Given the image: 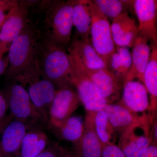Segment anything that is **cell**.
<instances>
[{
    "label": "cell",
    "instance_id": "cell-1",
    "mask_svg": "<svg viewBox=\"0 0 157 157\" xmlns=\"http://www.w3.org/2000/svg\"><path fill=\"white\" fill-rule=\"evenodd\" d=\"M41 31L29 21L27 25L11 44L8 54L6 79L15 81L24 87L42 76L38 64Z\"/></svg>",
    "mask_w": 157,
    "mask_h": 157
},
{
    "label": "cell",
    "instance_id": "cell-2",
    "mask_svg": "<svg viewBox=\"0 0 157 157\" xmlns=\"http://www.w3.org/2000/svg\"><path fill=\"white\" fill-rule=\"evenodd\" d=\"M42 36L67 50L71 42L74 0L45 1Z\"/></svg>",
    "mask_w": 157,
    "mask_h": 157
},
{
    "label": "cell",
    "instance_id": "cell-3",
    "mask_svg": "<svg viewBox=\"0 0 157 157\" xmlns=\"http://www.w3.org/2000/svg\"><path fill=\"white\" fill-rule=\"evenodd\" d=\"M38 64L41 76L52 82L58 89L72 85V57L66 49L42 36L39 43Z\"/></svg>",
    "mask_w": 157,
    "mask_h": 157
},
{
    "label": "cell",
    "instance_id": "cell-4",
    "mask_svg": "<svg viewBox=\"0 0 157 157\" xmlns=\"http://www.w3.org/2000/svg\"><path fill=\"white\" fill-rule=\"evenodd\" d=\"M90 13V41L98 55L103 59L106 66L113 52L116 45L113 38L111 25L108 18L93 2L89 1Z\"/></svg>",
    "mask_w": 157,
    "mask_h": 157
},
{
    "label": "cell",
    "instance_id": "cell-5",
    "mask_svg": "<svg viewBox=\"0 0 157 157\" xmlns=\"http://www.w3.org/2000/svg\"><path fill=\"white\" fill-rule=\"evenodd\" d=\"M11 82L4 95L11 117L37 126L39 122L47 124L33 105L25 87L16 82Z\"/></svg>",
    "mask_w": 157,
    "mask_h": 157
},
{
    "label": "cell",
    "instance_id": "cell-6",
    "mask_svg": "<svg viewBox=\"0 0 157 157\" xmlns=\"http://www.w3.org/2000/svg\"><path fill=\"white\" fill-rule=\"evenodd\" d=\"M72 85L57 90L48 112V124L54 130L62 126L81 103Z\"/></svg>",
    "mask_w": 157,
    "mask_h": 157
},
{
    "label": "cell",
    "instance_id": "cell-7",
    "mask_svg": "<svg viewBox=\"0 0 157 157\" xmlns=\"http://www.w3.org/2000/svg\"><path fill=\"white\" fill-rule=\"evenodd\" d=\"M71 57L73 62L71 84L76 88L80 101L84 105L86 112H96L104 110L108 104L107 101L76 60L73 57Z\"/></svg>",
    "mask_w": 157,
    "mask_h": 157
},
{
    "label": "cell",
    "instance_id": "cell-8",
    "mask_svg": "<svg viewBox=\"0 0 157 157\" xmlns=\"http://www.w3.org/2000/svg\"><path fill=\"white\" fill-rule=\"evenodd\" d=\"M29 5L28 2L18 1L8 14L0 29V58L9 51L13 41L20 34L29 21Z\"/></svg>",
    "mask_w": 157,
    "mask_h": 157
},
{
    "label": "cell",
    "instance_id": "cell-9",
    "mask_svg": "<svg viewBox=\"0 0 157 157\" xmlns=\"http://www.w3.org/2000/svg\"><path fill=\"white\" fill-rule=\"evenodd\" d=\"M104 111L116 132L120 135L137 127L150 128L153 121V117L136 115L120 103L107 104Z\"/></svg>",
    "mask_w": 157,
    "mask_h": 157
},
{
    "label": "cell",
    "instance_id": "cell-10",
    "mask_svg": "<svg viewBox=\"0 0 157 157\" xmlns=\"http://www.w3.org/2000/svg\"><path fill=\"white\" fill-rule=\"evenodd\" d=\"M38 126L11 118L4 126L0 139V157H16L25 135Z\"/></svg>",
    "mask_w": 157,
    "mask_h": 157
},
{
    "label": "cell",
    "instance_id": "cell-11",
    "mask_svg": "<svg viewBox=\"0 0 157 157\" xmlns=\"http://www.w3.org/2000/svg\"><path fill=\"white\" fill-rule=\"evenodd\" d=\"M74 59L84 70L90 80L107 101V104H113L118 100L121 90L123 88L122 82L109 73L107 69H89L84 67L77 60Z\"/></svg>",
    "mask_w": 157,
    "mask_h": 157
},
{
    "label": "cell",
    "instance_id": "cell-12",
    "mask_svg": "<svg viewBox=\"0 0 157 157\" xmlns=\"http://www.w3.org/2000/svg\"><path fill=\"white\" fill-rule=\"evenodd\" d=\"M124 107L136 115L153 117L147 112L152 113L149 101L148 93L144 85L138 82H128L123 88V95L120 102Z\"/></svg>",
    "mask_w": 157,
    "mask_h": 157
},
{
    "label": "cell",
    "instance_id": "cell-13",
    "mask_svg": "<svg viewBox=\"0 0 157 157\" xmlns=\"http://www.w3.org/2000/svg\"><path fill=\"white\" fill-rule=\"evenodd\" d=\"M25 86H27V91L33 105L48 124V109L57 90L55 86L40 76L29 82Z\"/></svg>",
    "mask_w": 157,
    "mask_h": 157
},
{
    "label": "cell",
    "instance_id": "cell-14",
    "mask_svg": "<svg viewBox=\"0 0 157 157\" xmlns=\"http://www.w3.org/2000/svg\"><path fill=\"white\" fill-rule=\"evenodd\" d=\"M133 3L139 21V34L157 45V1L136 0Z\"/></svg>",
    "mask_w": 157,
    "mask_h": 157
},
{
    "label": "cell",
    "instance_id": "cell-15",
    "mask_svg": "<svg viewBox=\"0 0 157 157\" xmlns=\"http://www.w3.org/2000/svg\"><path fill=\"white\" fill-rule=\"evenodd\" d=\"M95 112H86L84 133L78 142L74 144L75 157H101L102 144L94 125Z\"/></svg>",
    "mask_w": 157,
    "mask_h": 157
},
{
    "label": "cell",
    "instance_id": "cell-16",
    "mask_svg": "<svg viewBox=\"0 0 157 157\" xmlns=\"http://www.w3.org/2000/svg\"><path fill=\"white\" fill-rule=\"evenodd\" d=\"M111 32L116 46L132 48L139 34L135 20L126 11L113 19Z\"/></svg>",
    "mask_w": 157,
    "mask_h": 157
},
{
    "label": "cell",
    "instance_id": "cell-17",
    "mask_svg": "<svg viewBox=\"0 0 157 157\" xmlns=\"http://www.w3.org/2000/svg\"><path fill=\"white\" fill-rule=\"evenodd\" d=\"M149 40L140 34L135 39L132 54V63L131 69L124 81L123 85L128 82L138 78L143 82L144 75L150 60L151 48Z\"/></svg>",
    "mask_w": 157,
    "mask_h": 157
},
{
    "label": "cell",
    "instance_id": "cell-18",
    "mask_svg": "<svg viewBox=\"0 0 157 157\" xmlns=\"http://www.w3.org/2000/svg\"><path fill=\"white\" fill-rule=\"evenodd\" d=\"M67 51L86 67L94 70L107 69L105 62L93 47L90 40L86 41L76 38L71 40Z\"/></svg>",
    "mask_w": 157,
    "mask_h": 157
},
{
    "label": "cell",
    "instance_id": "cell-19",
    "mask_svg": "<svg viewBox=\"0 0 157 157\" xmlns=\"http://www.w3.org/2000/svg\"><path fill=\"white\" fill-rule=\"evenodd\" d=\"M50 142L44 131L38 127H33L25 135L16 157H36Z\"/></svg>",
    "mask_w": 157,
    "mask_h": 157
},
{
    "label": "cell",
    "instance_id": "cell-20",
    "mask_svg": "<svg viewBox=\"0 0 157 157\" xmlns=\"http://www.w3.org/2000/svg\"><path fill=\"white\" fill-rule=\"evenodd\" d=\"M137 128L120 135L118 146L123 151L125 157H138L151 144L149 134L145 132L142 135H137L136 133Z\"/></svg>",
    "mask_w": 157,
    "mask_h": 157
},
{
    "label": "cell",
    "instance_id": "cell-21",
    "mask_svg": "<svg viewBox=\"0 0 157 157\" xmlns=\"http://www.w3.org/2000/svg\"><path fill=\"white\" fill-rule=\"evenodd\" d=\"M73 21L77 33L76 38L90 40L91 19L88 0H74Z\"/></svg>",
    "mask_w": 157,
    "mask_h": 157
},
{
    "label": "cell",
    "instance_id": "cell-22",
    "mask_svg": "<svg viewBox=\"0 0 157 157\" xmlns=\"http://www.w3.org/2000/svg\"><path fill=\"white\" fill-rule=\"evenodd\" d=\"M132 63V53L129 48L116 46L107 63V70L124 83Z\"/></svg>",
    "mask_w": 157,
    "mask_h": 157
},
{
    "label": "cell",
    "instance_id": "cell-23",
    "mask_svg": "<svg viewBox=\"0 0 157 157\" xmlns=\"http://www.w3.org/2000/svg\"><path fill=\"white\" fill-rule=\"evenodd\" d=\"M150 59L144 75V86L149 94L150 108L152 113L157 105V45L152 44Z\"/></svg>",
    "mask_w": 157,
    "mask_h": 157
},
{
    "label": "cell",
    "instance_id": "cell-24",
    "mask_svg": "<svg viewBox=\"0 0 157 157\" xmlns=\"http://www.w3.org/2000/svg\"><path fill=\"white\" fill-rule=\"evenodd\" d=\"M84 129V122L82 118L71 116L61 127L55 130L61 139L75 144L81 139Z\"/></svg>",
    "mask_w": 157,
    "mask_h": 157
},
{
    "label": "cell",
    "instance_id": "cell-25",
    "mask_svg": "<svg viewBox=\"0 0 157 157\" xmlns=\"http://www.w3.org/2000/svg\"><path fill=\"white\" fill-rule=\"evenodd\" d=\"M94 121L96 133L102 146L106 144H114L116 132L110 124L104 110L94 113Z\"/></svg>",
    "mask_w": 157,
    "mask_h": 157
},
{
    "label": "cell",
    "instance_id": "cell-26",
    "mask_svg": "<svg viewBox=\"0 0 157 157\" xmlns=\"http://www.w3.org/2000/svg\"><path fill=\"white\" fill-rule=\"evenodd\" d=\"M93 2L106 16L114 19L120 15L124 10L127 1L120 0H94Z\"/></svg>",
    "mask_w": 157,
    "mask_h": 157
},
{
    "label": "cell",
    "instance_id": "cell-27",
    "mask_svg": "<svg viewBox=\"0 0 157 157\" xmlns=\"http://www.w3.org/2000/svg\"><path fill=\"white\" fill-rule=\"evenodd\" d=\"M68 151L55 142H50L36 157H63Z\"/></svg>",
    "mask_w": 157,
    "mask_h": 157
},
{
    "label": "cell",
    "instance_id": "cell-28",
    "mask_svg": "<svg viewBox=\"0 0 157 157\" xmlns=\"http://www.w3.org/2000/svg\"><path fill=\"white\" fill-rule=\"evenodd\" d=\"M18 3L17 1L0 0V29L6 21L9 12Z\"/></svg>",
    "mask_w": 157,
    "mask_h": 157
},
{
    "label": "cell",
    "instance_id": "cell-29",
    "mask_svg": "<svg viewBox=\"0 0 157 157\" xmlns=\"http://www.w3.org/2000/svg\"><path fill=\"white\" fill-rule=\"evenodd\" d=\"M101 157H125L121 149L114 144L102 146Z\"/></svg>",
    "mask_w": 157,
    "mask_h": 157
},
{
    "label": "cell",
    "instance_id": "cell-30",
    "mask_svg": "<svg viewBox=\"0 0 157 157\" xmlns=\"http://www.w3.org/2000/svg\"><path fill=\"white\" fill-rule=\"evenodd\" d=\"M8 109V104L6 98L0 92V125L6 123L9 120V117H6Z\"/></svg>",
    "mask_w": 157,
    "mask_h": 157
},
{
    "label": "cell",
    "instance_id": "cell-31",
    "mask_svg": "<svg viewBox=\"0 0 157 157\" xmlns=\"http://www.w3.org/2000/svg\"><path fill=\"white\" fill-rule=\"evenodd\" d=\"M138 157H157V144H151Z\"/></svg>",
    "mask_w": 157,
    "mask_h": 157
},
{
    "label": "cell",
    "instance_id": "cell-32",
    "mask_svg": "<svg viewBox=\"0 0 157 157\" xmlns=\"http://www.w3.org/2000/svg\"><path fill=\"white\" fill-rule=\"evenodd\" d=\"M8 59H3V58H0V76L5 73L6 69L8 67Z\"/></svg>",
    "mask_w": 157,
    "mask_h": 157
},
{
    "label": "cell",
    "instance_id": "cell-33",
    "mask_svg": "<svg viewBox=\"0 0 157 157\" xmlns=\"http://www.w3.org/2000/svg\"><path fill=\"white\" fill-rule=\"evenodd\" d=\"M63 157H75V156L73 155V152L69 151L67 152L66 154Z\"/></svg>",
    "mask_w": 157,
    "mask_h": 157
},
{
    "label": "cell",
    "instance_id": "cell-34",
    "mask_svg": "<svg viewBox=\"0 0 157 157\" xmlns=\"http://www.w3.org/2000/svg\"><path fill=\"white\" fill-rule=\"evenodd\" d=\"M2 130H1V131H0V134H1V132H2Z\"/></svg>",
    "mask_w": 157,
    "mask_h": 157
}]
</instances>
